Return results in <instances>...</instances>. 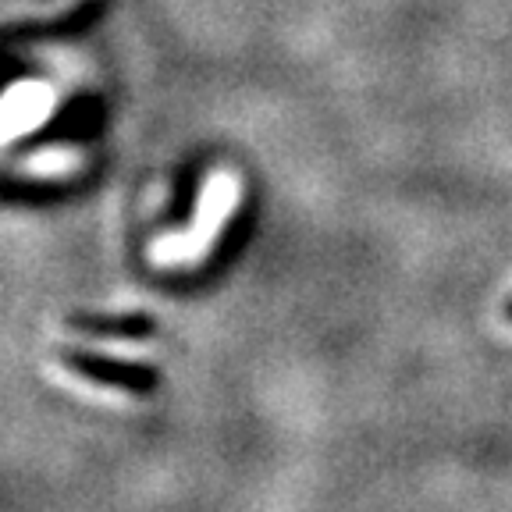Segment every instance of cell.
Wrapping results in <instances>:
<instances>
[{
	"instance_id": "obj_1",
	"label": "cell",
	"mask_w": 512,
	"mask_h": 512,
	"mask_svg": "<svg viewBox=\"0 0 512 512\" xmlns=\"http://www.w3.org/2000/svg\"><path fill=\"white\" fill-rule=\"evenodd\" d=\"M64 363L79 377L114 384V388H121L128 395H150L157 388V374L150 367H139V363L104 360V356H93V352H64Z\"/></svg>"
},
{
	"instance_id": "obj_2",
	"label": "cell",
	"mask_w": 512,
	"mask_h": 512,
	"mask_svg": "<svg viewBox=\"0 0 512 512\" xmlns=\"http://www.w3.org/2000/svg\"><path fill=\"white\" fill-rule=\"evenodd\" d=\"M68 328L93 338H146L153 335V320L146 313H128V317H68Z\"/></svg>"
},
{
	"instance_id": "obj_3",
	"label": "cell",
	"mask_w": 512,
	"mask_h": 512,
	"mask_svg": "<svg viewBox=\"0 0 512 512\" xmlns=\"http://www.w3.org/2000/svg\"><path fill=\"white\" fill-rule=\"evenodd\" d=\"M505 317L512 320V296H509V303H505Z\"/></svg>"
}]
</instances>
